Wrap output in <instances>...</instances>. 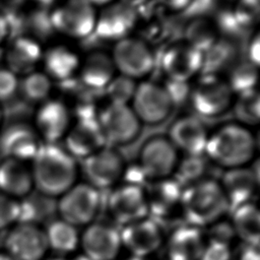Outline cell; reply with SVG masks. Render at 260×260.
<instances>
[{
    "mask_svg": "<svg viewBox=\"0 0 260 260\" xmlns=\"http://www.w3.org/2000/svg\"><path fill=\"white\" fill-rule=\"evenodd\" d=\"M2 251L12 260H45L50 249L42 225L18 221L3 237Z\"/></svg>",
    "mask_w": 260,
    "mask_h": 260,
    "instance_id": "5",
    "label": "cell"
},
{
    "mask_svg": "<svg viewBox=\"0 0 260 260\" xmlns=\"http://www.w3.org/2000/svg\"><path fill=\"white\" fill-rule=\"evenodd\" d=\"M155 2L162 9L171 12H185L189 6L190 0H155Z\"/></svg>",
    "mask_w": 260,
    "mask_h": 260,
    "instance_id": "47",
    "label": "cell"
},
{
    "mask_svg": "<svg viewBox=\"0 0 260 260\" xmlns=\"http://www.w3.org/2000/svg\"><path fill=\"white\" fill-rule=\"evenodd\" d=\"M30 171L35 190L57 199L77 183L79 168L76 159L56 143L42 144L31 159Z\"/></svg>",
    "mask_w": 260,
    "mask_h": 260,
    "instance_id": "1",
    "label": "cell"
},
{
    "mask_svg": "<svg viewBox=\"0 0 260 260\" xmlns=\"http://www.w3.org/2000/svg\"><path fill=\"white\" fill-rule=\"evenodd\" d=\"M111 58L116 71L133 80L145 77L154 66V55L147 42L134 37L116 42Z\"/></svg>",
    "mask_w": 260,
    "mask_h": 260,
    "instance_id": "8",
    "label": "cell"
},
{
    "mask_svg": "<svg viewBox=\"0 0 260 260\" xmlns=\"http://www.w3.org/2000/svg\"><path fill=\"white\" fill-rule=\"evenodd\" d=\"M180 209L188 224L203 230L222 219L231 206L219 182L205 178L184 188Z\"/></svg>",
    "mask_w": 260,
    "mask_h": 260,
    "instance_id": "3",
    "label": "cell"
},
{
    "mask_svg": "<svg viewBox=\"0 0 260 260\" xmlns=\"http://www.w3.org/2000/svg\"><path fill=\"white\" fill-rule=\"evenodd\" d=\"M79 246L90 260H114L122 248L120 231L110 223L93 221L80 233Z\"/></svg>",
    "mask_w": 260,
    "mask_h": 260,
    "instance_id": "15",
    "label": "cell"
},
{
    "mask_svg": "<svg viewBox=\"0 0 260 260\" xmlns=\"http://www.w3.org/2000/svg\"><path fill=\"white\" fill-rule=\"evenodd\" d=\"M130 108L140 123L157 125L172 113L173 103L161 84L142 81L137 83Z\"/></svg>",
    "mask_w": 260,
    "mask_h": 260,
    "instance_id": "11",
    "label": "cell"
},
{
    "mask_svg": "<svg viewBox=\"0 0 260 260\" xmlns=\"http://www.w3.org/2000/svg\"><path fill=\"white\" fill-rule=\"evenodd\" d=\"M161 85L169 94L173 106L183 104L184 102L189 100L191 91V85L189 84V81H178L167 78L165 84Z\"/></svg>",
    "mask_w": 260,
    "mask_h": 260,
    "instance_id": "43",
    "label": "cell"
},
{
    "mask_svg": "<svg viewBox=\"0 0 260 260\" xmlns=\"http://www.w3.org/2000/svg\"><path fill=\"white\" fill-rule=\"evenodd\" d=\"M213 23L217 29L218 35L236 36L243 31V29L239 26L232 9L218 11Z\"/></svg>",
    "mask_w": 260,
    "mask_h": 260,
    "instance_id": "41",
    "label": "cell"
},
{
    "mask_svg": "<svg viewBox=\"0 0 260 260\" xmlns=\"http://www.w3.org/2000/svg\"><path fill=\"white\" fill-rule=\"evenodd\" d=\"M101 206L100 191L86 182H77L56 199V210L59 218L78 229L95 221Z\"/></svg>",
    "mask_w": 260,
    "mask_h": 260,
    "instance_id": "4",
    "label": "cell"
},
{
    "mask_svg": "<svg viewBox=\"0 0 260 260\" xmlns=\"http://www.w3.org/2000/svg\"><path fill=\"white\" fill-rule=\"evenodd\" d=\"M243 246L239 250L238 260H260L259 245H252L243 243Z\"/></svg>",
    "mask_w": 260,
    "mask_h": 260,
    "instance_id": "48",
    "label": "cell"
},
{
    "mask_svg": "<svg viewBox=\"0 0 260 260\" xmlns=\"http://www.w3.org/2000/svg\"><path fill=\"white\" fill-rule=\"evenodd\" d=\"M107 144L126 145L136 139L141 123L130 105L109 104L96 118Z\"/></svg>",
    "mask_w": 260,
    "mask_h": 260,
    "instance_id": "10",
    "label": "cell"
},
{
    "mask_svg": "<svg viewBox=\"0 0 260 260\" xmlns=\"http://www.w3.org/2000/svg\"><path fill=\"white\" fill-rule=\"evenodd\" d=\"M226 1H230V2H235V3H236L238 0H226Z\"/></svg>",
    "mask_w": 260,
    "mask_h": 260,
    "instance_id": "59",
    "label": "cell"
},
{
    "mask_svg": "<svg viewBox=\"0 0 260 260\" xmlns=\"http://www.w3.org/2000/svg\"><path fill=\"white\" fill-rule=\"evenodd\" d=\"M108 211L113 220L124 226L148 216L144 187L122 183L112 188L108 197Z\"/></svg>",
    "mask_w": 260,
    "mask_h": 260,
    "instance_id": "13",
    "label": "cell"
},
{
    "mask_svg": "<svg viewBox=\"0 0 260 260\" xmlns=\"http://www.w3.org/2000/svg\"><path fill=\"white\" fill-rule=\"evenodd\" d=\"M231 224L236 237L243 243L259 245L260 214L258 206L253 202H247L233 208Z\"/></svg>",
    "mask_w": 260,
    "mask_h": 260,
    "instance_id": "29",
    "label": "cell"
},
{
    "mask_svg": "<svg viewBox=\"0 0 260 260\" xmlns=\"http://www.w3.org/2000/svg\"><path fill=\"white\" fill-rule=\"evenodd\" d=\"M43 50L40 43L30 37H18L6 52L7 69L15 75H26L36 70L42 61Z\"/></svg>",
    "mask_w": 260,
    "mask_h": 260,
    "instance_id": "27",
    "label": "cell"
},
{
    "mask_svg": "<svg viewBox=\"0 0 260 260\" xmlns=\"http://www.w3.org/2000/svg\"><path fill=\"white\" fill-rule=\"evenodd\" d=\"M44 230L50 250L63 255L74 252L79 246L78 228L59 217L50 220Z\"/></svg>",
    "mask_w": 260,
    "mask_h": 260,
    "instance_id": "30",
    "label": "cell"
},
{
    "mask_svg": "<svg viewBox=\"0 0 260 260\" xmlns=\"http://www.w3.org/2000/svg\"><path fill=\"white\" fill-rule=\"evenodd\" d=\"M45 260H69L64 258L63 256H58V257H53V258H49V259H45Z\"/></svg>",
    "mask_w": 260,
    "mask_h": 260,
    "instance_id": "57",
    "label": "cell"
},
{
    "mask_svg": "<svg viewBox=\"0 0 260 260\" xmlns=\"http://www.w3.org/2000/svg\"><path fill=\"white\" fill-rule=\"evenodd\" d=\"M235 94L226 79L215 74H201L191 86L189 101L194 111L204 117H217L233 105Z\"/></svg>",
    "mask_w": 260,
    "mask_h": 260,
    "instance_id": "6",
    "label": "cell"
},
{
    "mask_svg": "<svg viewBox=\"0 0 260 260\" xmlns=\"http://www.w3.org/2000/svg\"><path fill=\"white\" fill-rule=\"evenodd\" d=\"M235 117L239 124L248 126L257 125L260 121V96L257 88L237 94L233 102Z\"/></svg>",
    "mask_w": 260,
    "mask_h": 260,
    "instance_id": "35",
    "label": "cell"
},
{
    "mask_svg": "<svg viewBox=\"0 0 260 260\" xmlns=\"http://www.w3.org/2000/svg\"><path fill=\"white\" fill-rule=\"evenodd\" d=\"M69 260H90V259H88L85 255L81 254V255L76 256V257H74V258H72V259H69Z\"/></svg>",
    "mask_w": 260,
    "mask_h": 260,
    "instance_id": "55",
    "label": "cell"
},
{
    "mask_svg": "<svg viewBox=\"0 0 260 260\" xmlns=\"http://www.w3.org/2000/svg\"><path fill=\"white\" fill-rule=\"evenodd\" d=\"M18 89L27 101L44 103L52 90V80L45 72L35 70L23 75L18 84Z\"/></svg>",
    "mask_w": 260,
    "mask_h": 260,
    "instance_id": "36",
    "label": "cell"
},
{
    "mask_svg": "<svg viewBox=\"0 0 260 260\" xmlns=\"http://www.w3.org/2000/svg\"><path fill=\"white\" fill-rule=\"evenodd\" d=\"M179 159L178 149L171 140L167 136L155 135L141 146L137 164L150 182L172 177Z\"/></svg>",
    "mask_w": 260,
    "mask_h": 260,
    "instance_id": "9",
    "label": "cell"
},
{
    "mask_svg": "<svg viewBox=\"0 0 260 260\" xmlns=\"http://www.w3.org/2000/svg\"><path fill=\"white\" fill-rule=\"evenodd\" d=\"M125 161L114 147L105 146L82 159V172L86 183L98 189L114 188L122 180Z\"/></svg>",
    "mask_w": 260,
    "mask_h": 260,
    "instance_id": "12",
    "label": "cell"
},
{
    "mask_svg": "<svg viewBox=\"0 0 260 260\" xmlns=\"http://www.w3.org/2000/svg\"><path fill=\"white\" fill-rule=\"evenodd\" d=\"M19 200L0 192V232L7 231L19 220Z\"/></svg>",
    "mask_w": 260,
    "mask_h": 260,
    "instance_id": "40",
    "label": "cell"
},
{
    "mask_svg": "<svg viewBox=\"0 0 260 260\" xmlns=\"http://www.w3.org/2000/svg\"><path fill=\"white\" fill-rule=\"evenodd\" d=\"M256 140L248 127L229 123L213 131L207 139L205 156L225 169L247 167L256 153Z\"/></svg>",
    "mask_w": 260,
    "mask_h": 260,
    "instance_id": "2",
    "label": "cell"
},
{
    "mask_svg": "<svg viewBox=\"0 0 260 260\" xmlns=\"http://www.w3.org/2000/svg\"><path fill=\"white\" fill-rule=\"evenodd\" d=\"M218 0H190L185 13L191 18L206 17L214 8Z\"/></svg>",
    "mask_w": 260,
    "mask_h": 260,
    "instance_id": "46",
    "label": "cell"
},
{
    "mask_svg": "<svg viewBox=\"0 0 260 260\" xmlns=\"http://www.w3.org/2000/svg\"><path fill=\"white\" fill-rule=\"evenodd\" d=\"M206 243L202 229L183 224L174 229L166 242L168 260H200Z\"/></svg>",
    "mask_w": 260,
    "mask_h": 260,
    "instance_id": "23",
    "label": "cell"
},
{
    "mask_svg": "<svg viewBox=\"0 0 260 260\" xmlns=\"http://www.w3.org/2000/svg\"><path fill=\"white\" fill-rule=\"evenodd\" d=\"M8 35V24L6 19L0 14V46L5 41Z\"/></svg>",
    "mask_w": 260,
    "mask_h": 260,
    "instance_id": "50",
    "label": "cell"
},
{
    "mask_svg": "<svg viewBox=\"0 0 260 260\" xmlns=\"http://www.w3.org/2000/svg\"><path fill=\"white\" fill-rule=\"evenodd\" d=\"M144 190L148 214L153 217L166 218L180 208L184 188L173 177L150 181Z\"/></svg>",
    "mask_w": 260,
    "mask_h": 260,
    "instance_id": "22",
    "label": "cell"
},
{
    "mask_svg": "<svg viewBox=\"0 0 260 260\" xmlns=\"http://www.w3.org/2000/svg\"><path fill=\"white\" fill-rule=\"evenodd\" d=\"M234 16L243 29L252 28L259 20V0H238L232 9Z\"/></svg>",
    "mask_w": 260,
    "mask_h": 260,
    "instance_id": "39",
    "label": "cell"
},
{
    "mask_svg": "<svg viewBox=\"0 0 260 260\" xmlns=\"http://www.w3.org/2000/svg\"><path fill=\"white\" fill-rule=\"evenodd\" d=\"M138 24V11L120 1L104 6L96 14L94 34L102 41L118 42L130 37Z\"/></svg>",
    "mask_w": 260,
    "mask_h": 260,
    "instance_id": "14",
    "label": "cell"
},
{
    "mask_svg": "<svg viewBox=\"0 0 260 260\" xmlns=\"http://www.w3.org/2000/svg\"><path fill=\"white\" fill-rule=\"evenodd\" d=\"M208 170V158L205 154L185 155L179 159L173 178L183 187L186 188L205 179Z\"/></svg>",
    "mask_w": 260,
    "mask_h": 260,
    "instance_id": "34",
    "label": "cell"
},
{
    "mask_svg": "<svg viewBox=\"0 0 260 260\" xmlns=\"http://www.w3.org/2000/svg\"><path fill=\"white\" fill-rule=\"evenodd\" d=\"M0 260H12L3 251H0Z\"/></svg>",
    "mask_w": 260,
    "mask_h": 260,
    "instance_id": "56",
    "label": "cell"
},
{
    "mask_svg": "<svg viewBox=\"0 0 260 260\" xmlns=\"http://www.w3.org/2000/svg\"><path fill=\"white\" fill-rule=\"evenodd\" d=\"M206 229L207 234H205V238L207 240L218 241L231 245V242L236 237L231 222L224 221L223 218L212 223Z\"/></svg>",
    "mask_w": 260,
    "mask_h": 260,
    "instance_id": "44",
    "label": "cell"
},
{
    "mask_svg": "<svg viewBox=\"0 0 260 260\" xmlns=\"http://www.w3.org/2000/svg\"><path fill=\"white\" fill-rule=\"evenodd\" d=\"M42 145L34 127L24 123L8 126L1 134L0 147L5 157L28 161L35 157Z\"/></svg>",
    "mask_w": 260,
    "mask_h": 260,
    "instance_id": "19",
    "label": "cell"
},
{
    "mask_svg": "<svg viewBox=\"0 0 260 260\" xmlns=\"http://www.w3.org/2000/svg\"><path fill=\"white\" fill-rule=\"evenodd\" d=\"M87 1L95 7V6H106L115 0H87Z\"/></svg>",
    "mask_w": 260,
    "mask_h": 260,
    "instance_id": "52",
    "label": "cell"
},
{
    "mask_svg": "<svg viewBox=\"0 0 260 260\" xmlns=\"http://www.w3.org/2000/svg\"><path fill=\"white\" fill-rule=\"evenodd\" d=\"M136 85L137 83L135 80L120 74L115 75L104 90L110 104L129 105L133 98Z\"/></svg>",
    "mask_w": 260,
    "mask_h": 260,
    "instance_id": "38",
    "label": "cell"
},
{
    "mask_svg": "<svg viewBox=\"0 0 260 260\" xmlns=\"http://www.w3.org/2000/svg\"><path fill=\"white\" fill-rule=\"evenodd\" d=\"M231 208L252 201L258 187V175L253 169L241 167L225 170L218 181Z\"/></svg>",
    "mask_w": 260,
    "mask_h": 260,
    "instance_id": "25",
    "label": "cell"
},
{
    "mask_svg": "<svg viewBox=\"0 0 260 260\" xmlns=\"http://www.w3.org/2000/svg\"><path fill=\"white\" fill-rule=\"evenodd\" d=\"M237 48L233 42L219 38L207 51L203 53L201 74H215L232 68L236 64Z\"/></svg>",
    "mask_w": 260,
    "mask_h": 260,
    "instance_id": "31",
    "label": "cell"
},
{
    "mask_svg": "<svg viewBox=\"0 0 260 260\" xmlns=\"http://www.w3.org/2000/svg\"><path fill=\"white\" fill-rule=\"evenodd\" d=\"M114 260H144L142 258H139V257H136V256H133L131 254H127V255H124V256H118L116 259Z\"/></svg>",
    "mask_w": 260,
    "mask_h": 260,
    "instance_id": "53",
    "label": "cell"
},
{
    "mask_svg": "<svg viewBox=\"0 0 260 260\" xmlns=\"http://www.w3.org/2000/svg\"><path fill=\"white\" fill-rule=\"evenodd\" d=\"M19 206L20 212L18 221L32 222L40 225L41 222L46 219H48V222L54 219L52 217L57 213L56 199L49 198L40 193H38V195L31 193L27 197L19 200Z\"/></svg>",
    "mask_w": 260,
    "mask_h": 260,
    "instance_id": "32",
    "label": "cell"
},
{
    "mask_svg": "<svg viewBox=\"0 0 260 260\" xmlns=\"http://www.w3.org/2000/svg\"><path fill=\"white\" fill-rule=\"evenodd\" d=\"M78 80L89 90H103L116 75V69L110 55L103 51H93L80 62Z\"/></svg>",
    "mask_w": 260,
    "mask_h": 260,
    "instance_id": "26",
    "label": "cell"
},
{
    "mask_svg": "<svg viewBox=\"0 0 260 260\" xmlns=\"http://www.w3.org/2000/svg\"><path fill=\"white\" fill-rule=\"evenodd\" d=\"M95 7L87 0H65L50 14L53 30L72 39H85L94 31Z\"/></svg>",
    "mask_w": 260,
    "mask_h": 260,
    "instance_id": "7",
    "label": "cell"
},
{
    "mask_svg": "<svg viewBox=\"0 0 260 260\" xmlns=\"http://www.w3.org/2000/svg\"><path fill=\"white\" fill-rule=\"evenodd\" d=\"M70 111L58 100H47L35 115V130L46 143H56L64 138L70 128Z\"/></svg>",
    "mask_w": 260,
    "mask_h": 260,
    "instance_id": "18",
    "label": "cell"
},
{
    "mask_svg": "<svg viewBox=\"0 0 260 260\" xmlns=\"http://www.w3.org/2000/svg\"><path fill=\"white\" fill-rule=\"evenodd\" d=\"M2 244H3V238L0 236V251H2Z\"/></svg>",
    "mask_w": 260,
    "mask_h": 260,
    "instance_id": "58",
    "label": "cell"
},
{
    "mask_svg": "<svg viewBox=\"0 0 260 260\" xmlns=\"http://www.w3.org/2000/svg\"><path fill=\"white\" fill-rule=\"evenodd\" d=\"M34 191L32 175L26 162L10 157L0 160V192L21 200Z\"/></svg>",
    "mask_w": 260,
    "mask_h": 260,
    "instance_id": "24",
    "label": "cell"
},
{
    "mask_svg": "<svg viewBox=\"0 0 260 260\" xmlns=\"http://www.w3.org/2000/svg\"><path fill=\"white\" fill-rule=\"evenodd\" d=\"M44 72L52 79L63 82L73 78L80 66L79 56L64 45L50 47L43 52Z\"/></svg>",
    "mask_w": 260,
    "mask_h": 260,
    "instance_id": "28",
    "label": "cell"
},
{
    "mask_svg": "<svg viewBox=\"0 0 260 260\" xmlns=\"http://www.w3.org/2000/svg\"><path fill=\"white\" fill-rule=\"evenodd\" d=\"M184 36V42L202 53L207 51L219 39L213 21L207 17L191 18L186 25Z\"/></svg>",
    "mask_w": 260,
    "mask_h": 260,
    "instance_id": "33",
    "label": "cell"
},
{
    "mask_svg": "<svg viewBox=\"0 0 260 260\" xmlns=\"http://www.w3.org/2000/svg\"><path fill=\"white\" fill-rule=\"evenodd\" d=\"M232 249L230 244L207 240L200 260H231Z\"/></svg>",
    "mask_w": 260,
    "mask_h": 260,
    "instance_id": "42",
    "label": "cell"
},
{
    "mask_svg": "<svg viewBox=\"0 0 260 260\" xmlns=\"http://www.w3.org/2000/svg\"><path fill=\"white\" fill-rule=\"evenodd\" d=\"M258 67L249 61L236 63L230 70L228 83L234 94H240L256 88Z\"/></svg>",
    "mask_w": 260,
    "mask_h": 260,
    "instance_id": "37",
    "label": "cell"
},
{
    "mask_svg": "<svg viewBox=\"0 0 260 260\" xmlns=\"http://www.w3.org/2000/svg\"><path fill=\"white\" fill-rule=\"evenodd\" d=\"M0 122H1V110H0Z\"/></svg>",
    "mask_w": 260,
    "mask_h": 260,
    "instance_id": "60",
    "label": "cell"
},
{
    "mask_svg": "<svg viewBox=\"0 0 260 260\" xmlns=\"http://www.w3.org/2000/svg\"><path fill=\"white\" fill-rule=\"evenodd\" d=\"M32 1H35L41 5H51V4L55 3L57 0H32Z\"/></svg>",
    "mask_w": 260,
    "mask_h": 260,
    "instance_id": "54",
    "label": "cell"
},
{
    "mask_svg": "<svg viewBox=\"0 0 260 260\" xmlns=\"http://www.w3.org/2000/svg\"><path fill=\"white\" fill-rule=\"evenodd\" d=\"M121 244L128 254L145 259L155 253L164 243L162 230L151 217H145L122 226Z\"/></svg>",
    "mask_w": 260,
    "mask_h": 260,
    "instance_id": "16",
    "label": "cell"
},
{
    "mask_svg": "<svg viewBox=\"0 0 260 260\" xmlns=\"http://www.w3.org/2000/svg\"><path fill=\"white\" fill-rule=\"evenodd\" d=\"M161 69L168 79L189 81L201 72L203 53L186 42L174 43L161 55Z\"/></svg>",
    "mask_w": 260,
    "mask_h": 260,
    "instance_id": "17",
    "label": "cell"
},
{
    "mask_svg": "<svg viewBox=\"0 0 260 260\" xmlns=\"http://www.w3.org/2000/svg\"><path fill=\"white\" fill-rule=\"evenodd\" d=\"M65 149L76 159H84L107 145L98 120H77L65 137Z\"/></svg>",
    "mask_w": 260,
    "mask_h": 260,
    "instance_id": "20",
    "label": "cell"
},
{
    "mask_svg": "<svg viewBox=\"0 0 260 260\" xmlns=\"http://www.w3.org/2000/svg\"><path fill=\"white\" fill-rule=\"evenodd\" d=\"M130 7H133L135 9L140 8L142 5H144L148 0H118Z\"/></svg>",
    "mask_w": 260,
    "mask_h": 260,
    "instance_id": "51",
    "label": "cell"
},
{
    "mask_svg": "<svg viewBox=\"0 0 260 260\" xmlns=\"http://www.w3.org/2000/svg\"><path fill=\"white\" fill-rule=\"evenodd\" d=\"M17 75L7 68L0 69V102L12 98L18 89Z\"/></svg>",
    "mask_w": 260,
    "mask_h": 260,
    "instance_id": "45",
    "label": "cell"
},
{
    "mask_svg": "<svg viewBox=\"0 0 260 260\" xmlns=\"http://www.w3.org/2000/svg\"><path fill=\"white\" fill-rule=\"evenodd\" d=\"M260 41H259V36L256 34L253 39L250 41L249 47H248V61L254 64L255 66L258 67L259 65V57H260Z\"/></svg>",
    "mask_w": 260,
    "mask_h": 260,
    "instance_id": "49",
    "label": "cell"
},
{
    "mask_svg": "<svg viewBox=\"0 0 260 260\" xmlns=\"http://www.w3.org/2000/svg\"><path fill=\"white\" fill-rule=\"evenodd\" d=\"M208 132L203 123L195 117L184 116L171 125L168 138L174 146L187 155L204 154Z\"/></svg>",
    "mask_w": 260,
    "mask_h": 260,
    "instance_id": "21",
    "label": "cell"
}]
</instances>
